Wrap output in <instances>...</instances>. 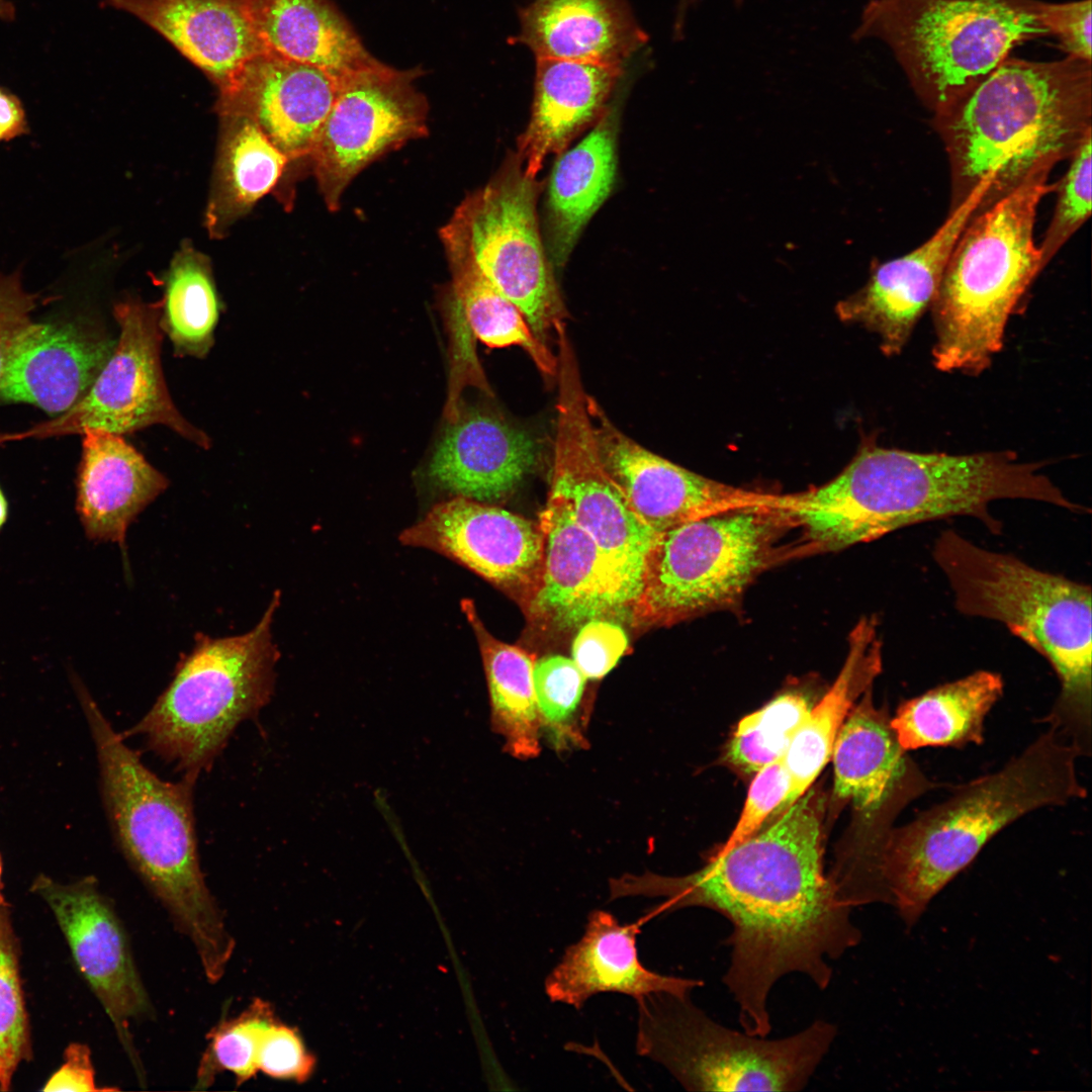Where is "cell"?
I'll return each mask as SVG.
<instances>
[{
  "mask_svg": "<svg viewBox=\"0 0 1092 1092\" xmlns=\"http://www.w3.org/2000/svg\"><path fill=\"white\" fill-rule=\"evenodd\" d=\"M639 931L638 923L622 924L608 911L590 912L582 937L565 949L547 976V997L579 1010L599 993L615 992L635 1000L658 992L687 997L704 984L646 969L638 957Z\"/></svg>",
  "mask_w": 1092,
  "mask_h": 1092,
  "instance_id": "25",
  "label": "cell"
},
{
  "mask_svg": "<svg viewBox=\"0 0 1092 1092\" xmlns=\"http://www.w3.org/2000/svg\"><path fill=\"white\" fill-rule=\"evenodd\" d=\"M636 1001L637 1054L689 1091H800L837 1032L815 1020L796 1034L765 1039L717 1023L689 996L658 992Z\"/></svg>",
  "mask_w": 1092,
  "mask_h": 1092,
  "instance_id": "10",
  "label": "cell"
},
{
  "mask_svg": "<svg viewBox=\"0 0 1092 1092\" xmlns=\"http://www.w3.org/2000/svg\"><path fill=\"white\" fill-rule=\"evenodd\" d=\"M27 121L19 98L0 86V142L27 132Z\"/></svg>",
  "mask_w": 1092,
  "mask_h": 1092,
  "instance_id": "49",
  "label": "cell"
},
{
  "mask_svg": "<svg viewBox=\"0 0 1092 1092\" xmlns=\"http://www.w3.org/2000/svg\"><path fill=\"white\" fill-rule=\"evenodd\" d=\"M219 298L210 261L183 244L166 274L160 327L177 356L203 358L210 351L219 318Z\"/></svg>",
  "mask_w": 1092,
  "mask_h": 1092,
  "instance_id": "37",
  "label": "cell"
},
{
  "mask_svg": "<svg viewBox=\"0 0 1092 1092\" xmlns=\"http://www.w3.org/2000/svg\"><path fill=\"white\" fill-rule=\"evenodd\" d=\"M78 466L76 511L88 539L116 543L138 515L169 485L164 474L121 435L86 431Z\"/></svg>",
  "mask_w": 1092,
  "mask_h": 1092,
  "instance_id": "26",
  "label": "cell"
},
{
  "mask_svg": "<svg viewBox=\"0 0 1092 1092\" xmlns=\"http://www.w3.org/2000/svg\"><path fill=\"white\" fill-rule=\"evenodd\" d=\"M623 73L618 66L537 59L531 116L515 155L529 178L597 123Z\"/></svg>",
  "mask_w": 1092,
  "mask_h": 1092,
  "instance_id": "27",
  "label": "cell"
},
{
  "mask_svg": "<svg viewBox=\"0 0 1092 1092\" xmlns=\"http://www.w3.org/2000/svg\"><path fill=\"white\" fill-rule=\"evenodd\" d=\"M274 1019L271 1005L255 998L238 1016L217 1023L207 1034L208 1044L198 1067L194 1088L209 1087L222 1071L233 1073L237 1085L256 1076L260 1038Z\"/></svg>",
  "mask_w": 1092,
  "mask_h": 1092,
  "instance_id": "40",
  "label": "cell"
},
{
  "mask_svg": "<svg viewBox=\"0 0 1092 1092\" xmlns=\"http://www.w3.org/2000/svg\"><path fill=\"white\" fill-rule=\"evenodd\" d=\"M931 556L964 616L993 620L1041 655L1060 692L1043 718L1091 754V586L984 548L952 529L935 538Z\"/></svg>",
  "mask_w": 1092,
  "mask_h": 1092,
  "instance_id": "6",
  "label": "cell"
},
{
  "mask_svg": "<svg viewBox=\"0 0 1092 1092\" xmlns=\"http://www.w3.org/2000/svg\"><path fill=\"white\" fill-rule=\"evenodd\" d=\"M557 337V426L549 495L562 500L595 539L631 609L640 589L645 558L658 534L639 519L605 469L574 351L564 329Z\"/></svg>",
  "mask_w": 1092,
  "mask_h": 1092,
  "instance_id": "13",
  "label": "cell"
},
{
  "mask_svg": "<svg viewBox=\"0 0 1092 1092\" xmlns=\"http://www.w3.org/2000/svg\"><path fill=\"white\" fill-rule=\"evenodd\" d=\"M169 40L218 89L263 53L243 0H105Z\"/></svg>",
  "mask_w": 1092,
  "mask_h": 1092,
  "instance_id": "28",
  "label": "cell"
},
{
  "mask_svg": "<svg viewBox=\"0 0 1092 1092\" xmlns=\"http://www.w3.org/2000/svg\"><path fill=\"white\" fill-rule=\"evenodd\" d=\"M538 445L524 430L478 410L453 415L429 465V476L454 496L495 504L533 470Z\"/></svg>",
  "mask_w": 1092,
  "mask_h": 1092,
  "instance_id": "24",
  "label": "cell"
},
{
  "mask_svg": "<svg viewBox=\"0 0 1092 1092\" xmlns=\"http://www.w3.org/2000/svg\"><path fill=\"white\" fill-rule=\"evenodd\" d=\"M519 18L536 59L623 67L647 40L624 0H534Z\"/></svg>",
  "mask_w": 1092,
  "mask_h": 1092,
  "instance_id": "29",
  "label": "cell"
},
{
  "mask_svg": "<svg viewBox=\"0 0 1092 1092\" xmlns=\"http://www.w3.org/2000/svg\"><path fill=\"white\" fill-rule=\"evenodd\" d=\"M8 517V504L7 499L0 487V529L6 523Z\"/></svg>",
  "mask_w": 1092,
  "mask_h": 1092,
  "instance_id": "52",
  "label": "cell"
},
{
  "mask_svg": "<svg viewBox=\"0 0 1092 1092\" xmlns=\"http://www.w3.org/2000/svg\"><path fill=\"white\" fill-rule=\"evenodd\" d=\"M337 89L325 70L263 52L218 89L216 107L252 120L292 161L310 157Z\"/></svg>",
  "mask_w": 1092,
  "mask_h": 1092,
  "instance_id": "21",
  "label": "cell"
},
{
  "mask_svg": "<svg viewBox=\"0 0 1092 1092\" xmlns=\"http://www.w3.org/2000/svg\"><path fill=\"white\" fill-rule=\"evenodd\" d=\"M1050 174L1029 179L974 215L958 239L930 309L932 362L942 372L979 375L1004 343L1009 317L1040 274L1033 232Z\"/></svg>",
  "mask_w": 1092,
  "mask_h": 1092,
  "instance_id": "7",
  "label": "cell"
},
{
  "mask_svg": "<svg viewBox=\"0 0 1092 1092\" xmlns=\"http://www.w3.org/2000/svg\"><path fill=\"white\" fill-rule=\"evenodd\" d=\"M95 744L114 840L129 866L192 942L207 981L225 974L235 939L200 870L194 779L165 782L124 743L82 680L71 676Z\"/></svg>",
  "mask_w": 1092,
  "mask_h": 1092,
  "instance_id": "5",
  "label": "cell"
},
{
  "mask_svg": "<svg viewBox=\"0 0 1092 1092\" xmlns=\"http://www.w3.org/2000/svg\"><path fill=\"white\" fill-rule=\"evenodd\" d=\"M1091 138L1089 133L1084 139L1070 157L1068 170L1055 184L1056 206L1037 246L1041 271L1091 214Z\"/></svg>",
  "mask_w": 1092,
  "mask_h": 1092,
  "instance_id": "41",
  "label": "cell"
},
{
  "mask_svg": "<svg viewBox=\"0 0 1092 1092\" xmlns=\"http://www.w3.org/2000/svg\"><path fill=\"white\" fill-rule=\"evenodd\" d=\"M882 651L877 618H861L850 632L848 651L837 677L821 700L811 707L782 759L791 787L774 816L805 795L831 758L835 738L844 720L882 672Z\"/></svg>",
  "mask_w": 1092,
  "mask_h": 1092,
  "instance_id": "30",
  "label": "cell"
},
{
  "mask_svg": "<svg viewBox=\"0 0 1092 1092\" xmlns=\"http://www.w3.org/2000/svg\"><path fill=\"white\" fill-rule=\"evenodd\" d=\"M1 877H2V858L0 855V890H1Z\"/></svg>",
  "mask_w": 1092,
  "mask_h": 1092,
  "instance_id": "54",
  "label": "cell"
},
{
  "mask_svg": "<svg viewBox=\"0 0 1092 1092\" xmlns=\"http://www.w3.org/2000/svg\"><path fill=\"white\" fill-rule=\"evenodd\" d=\"M770 819L694 873L624 875L610 882L611 899L663 898L648 915L702 907L730 921L731 960L723 982L744 1031L760 1037L771 1030L767 999L782 977L801 973L825 989L832 978L827 961L861 939L851 907L824 873L817 798L806 793Z\"/></svg>",
  "mask_w": 1092,
  "mask_h": 1092,
  "instance_id": "1",
  "label": "cell"
},
{
  "mask_svg": "<svg viewBox=\"0 0 1092 1092\" xmlns=\"http://www.w3.org/2000/svg\"><path fill=\"white\" fill-rule=\"evenodd\" d=\"M24 434L0 433V445L9 441L23 439Z\"/></svg>",
  "mask_w": 1092,
  "mask_h": 1092,
  "instance_id": "53",
  "label": "cell"
},
{
  "mask_svg": "<svg viewBox=\"0 0 1092 1092\" xmlns=\"http://www.w3.org/2000/svg\"><path fill=\"white\" fill-rule=\"evenodd\" d=\"M586 677L571 658L548 655L535 660L534 690L541 719L558 743L569 737L570 721L580 703Z\"/></svg>",
  "mask_w": 1092,
  "mask_h": 1092,
  "instance_id": "42",
  "label": "cell"
},
{
  "mask_svg": "<svg viewBox=\"0 0 1092 1092\" xmlns=\"http://www.w3.org/2000/svg\"><path fill=\"white\" fill-rule=\"evenodd\" d=\"M1043 467V462L1020 461L1012 451L924 453L873 444L826 484L788 494L783 511L791 527L801 528L809 552L840 550L960 516L1000 535L1003 524L990 511L995 500L1025 499L1079 511Z\"/></svg>",
  "mask_w": 1092,
  "mask_h": 1092,
  "instance_id": "2",
  "label": "cell"
},
{
  "mask_svg": "<svg viewBox=\"0 0 1092 1092\" xmlns=\"http://www.w3.org/2000/svg\"><path fill=\"white\" fill-rule=\"evenodd\" d=\"M219 117L218 151L205 215L209 234L215 238L275 187L289 162L249 118Z\"/></svg>",
  "mask_w": 1092,
  "mask_h": 1092,
  "instance_id": "34",
  "label": "cell"
},
{
  "mask_svg": "<svg viewBox=\"0 0 1092 1092\" xmlns=\"http://www.w3.org/2000/svg\"><path fill=\"white\" fill-rule=\"evenodd\" d=\"M890 718L869 689L844 720L831 752L834 794L853 805L864 826H893L904 808L937 787L900 746Z\"/></svg>",
  "mask_w": 1092,
  "mask_h": 1092,
  "instance_id": "22",
  "label": "cell"
},
{
  "mask_svg": "<svg viewBox=\"0 0 1092 1092\" xmlns=\"http://www.w3.org/2000/svg\"><path fill=\"white\" fill-rule=\"evenodd\" d=\"M452 283V310L490 348L518 345L544 374L557 373V357L539 339L518 306L499 292L467 257L446 253Z\"/></svg>",
  "mask_w": 1092,
  "mask_h": 1092,
  "instance_id": "36",
  "label": "cell"
},
{
  "mask_svg": "<svg viewBox=\"0 0 1092 1092\" xmlns=\"http://www.w3.org/2000/svg\"><path fill=\"white\" fill-rule=\"evenodd\" d=\"M1079 749L1055 728L1036 737L1000 769L956 786L942 802L879 840L870 861L872 884L907 928L933 898L1002 829L1025 814L1084 799Z\"/></svg>",
  "mask_w": 1092,
  "mask_h": 1092,
  "instance_id": "4",
  "label": "cell"
},
{
  "mask_svg": "<svg viewBox=\"0 0 1092 1092\" xmlns=\"http://www.w3.org/2000/svg\"><path fill=\"white\" fill-rule=\"evenodd\" d=\"M931 123L948 159L949 210L994 175L976 215L1050 174L1092 133L1091 63L1008 57Z\"/></svg>",
  "mask_w": 1092,
  "mask_h": 1092,
  "instance_id": "3",
  "label": "cell"
},
{
  "mask_svg": "<svg viewBox=\"0 0 1092 1092\" xmlns=\"http://www.w3.org/2000/svg\"><path fill=\"white\" fill-rule=\"evenodd\" d=\"M37 299L23 288L20 270L0 273V380L17 339L32 323Z\"/></svg>",
  "mask_w": 1092,
  "mask_h": 1092,
  "instance_id": "47",
  "label": "cell"
},
{
  "mask_svg": "<svg viewBox=\"0 0 1092 1092\" xmlns=\"http://www.w3.org/2000/svg\"><path fill=\"white\" fill-rule=\"evenodd\" d=\"M1039 17L1068 57L1091 63V0L1038 1Z\"/></svg>",
  "mask_w": 1092,
  "mask_h": 1092,
  "instance_id": "46",
  "label": "cell"
},
{
  "mask_svg": "<svg viewBox=\"0 0 1092 1092\" xmlns=\"http://www.w3.org/2000/svg\"><path fill=\"white\" fill-rule=\"evenodd\" d=\"M419 69L397 70L374 59L338 81L336 98L310 155L331 211L369 164L428 134L429 105L415 86Z\"/></svg>",
  "mask_w": 1092,
  "mask_h": 1092,
  "instance_id": "14",
  "label": "cell"
},
{
  "mask_svg": "<svg viewBox=\"0 0 1092 1092\" xmlns=\"http://www.w3.org/2000/svg\"><path fill=\"white\" fill-rule=\"evenodd\" d=\"M399 541L468 568L522 609L539 585L544 551L539 523L494 504L453 496L404 529Z\"/></svg>",
  "mask_w": 1092,
  "mask_h": 1092,
  "instance_id": "17",
  "label": "cell"
},
{
  "mask_svg": "<svg viewBox=\"0 0 1092 1092\" xmlns=\"http://www.w3.org/2000/svg\"><path fill=\"white\" fill-rule=\"evenodd\" d=\"M812 705L800 692L779 695L737 724L726 749L730 764L746 775L782 759Z\"/></svg>",
  "mask_w": 1092,
  "mask_h": 1092,
  "instance_id": "38",
  "label": "cell"
},
{
  "mask_svg": "<svg viewBox=\"0 0 1092 1092\" xmlns=\"http://www.w3.org/2000/svg\"><path fill=\"white\" fill-rule=\"evenodd\" d=\"M30 891L53 912L78 971L108 1015L140 1084L144 1085L146 1074L130 1023L152 1015L153 1006L111 901L92 876L63 884L39 874Z\"/></svg>",
  "mask_w": 1092,
  "mask_h": 1092,
  "instance_id": "16",
  "label": "cell"
},
{
  "mask_svg": "<svg viewBox=\"0 0 1092 1092\" xmlns=\"http://www.w3.org/2000/svg\"><path fill=\"white\" fill-rule=\"evenodd\" d=\"M264 52L318 67L338 81L373 58L330 0H243Z\"/></svg>",
  "mask_w": 1092,
  "mask_h": 1092,
  "instance_id": "31",
  "label": "cell"
},
{
  "mask_svg": "<svg viewBox=\"0 0 1092 1092\" xmlns=\"http://www.w3.org/2000/svg\"><path fill=\"white\" fill-rule=\"evenodd\" d=\"M544 541L538 588L523 608L542 631L565 633L629 612L622 586L595 539L567 506L548 495L538 521Z\"/></svg>",
  "mask_w": 1092,
  "mask_h": 1092,
  "instance_id": "19",
  "label": "cell"
},
{
  "mask_svg": "<svg viewBox=\"0 0 1092 1092\" xmlns=\"http://www.w3.org/2000/svg\"><path fill=\"white\" fill-rule=\"evenodd\" d=\"M161 304L127 300L114 306L119 336L87 394L71 410L32 427L24 438L101 430L117 435L164 425L202 448L208 436L176 408L161 365Z\"/></svg>",
  "mask_w": 1092,
  "mask_h": 1092,
  "instance_id": "15",
  "label": "cell"
},
{
  "mask_svg": "<svg viewBox=\"0 0 1092 1092\" xmlns=\"http://www.w3.org/2000/svg\"><path fill=\"white\" fill-rule=\"evenodd\" d=\"M617 111L608 107L592 131L561 153L547 193L549 245L562 266L582 229L609 196L617 169Z\"/></svg>",
  "mask_w": 1092,
  "mask_h": 1092,
  "instance_id": "32",
  "label": "cell"
},
{
  "mask_svg": "<svg viewBox=\"0 0 1092 1092\" xmlns=\"http://www.w3.org/2000/svg\"><path fill=\"white\" fill-rule=\"evenodd\" d=\"M790 527L782 508L754 507L699 518L658 534L630 615L638 626H671L736 603L778 559Z\"/></svg>",
  "mask_w": 1092,
  "mask_h": 1092,
  "instance_id": "11",
  "label": "cell"
},
{
  "mask_svg": "<svg viewBox=\"0 0 1092 1092\" xmlns=\"http://www.w3.org/2000/svg\"><path fill=\"white\" fill-rule=\"evenodd\" d=\"M19 954L10 906L0 890V1091L10 1090L17 1068L32 1057Z\"/></svg>",
  "mask_w": 1092,
  "mask_h": 1092,
  "instance_id": "39",
  "label": "cell"
},
{
  "mask_svg": "<svg viewBox=\"0 0 1092 1092\" xmlns=\"http://www.w3.org/2000/svg\"><path fill=\"white\" fill-rule=\"evenodd\" d=\"M16 9L14 4L9 0H0V19L4 21H12L15 18Z\"/></svg>",
  "mask_w": 1092,
  "mask_h": 1092,
  "instance_id": "51",
  "label": "cell"
},
{
  "mask_svg": "<svg viewBox=\"0 0 1092 1092\" xmlns=\"http://www.w3.org/2000/svg\"><path fill=\"white\" fill-rule=\"evenodd\" d=\"M1003 692L1004 680L998 672L977 670L905 700L890 724L907 752L979 745L984 741L985 719Z\"/></svg>",
  "mask_w": 1092,
  "mask_h": 1092,
  "instance_id": "33",
  "label": "cell"
},
{
  "mask_svg": "<svg viewBox=\"0 0 1092 1092\" xmlns=\"http://www.w3.org/2000/svg\"><path fill=\"white\" fill-rule=\"evenodd\" d=\"M115 343L85 325L32 322L11 352L0 399L63 415L87 394Z\"/></svg>",
  "mask_w": 1092,
  "mask_h": 1092,
  "instance_id": "23",
  "label": "cell"
},
{
  "mask_svg": "<svg viewBox=\"0 0 1092 1092\" xmlns=\"http://www.w3.org/2000/svg\"><path fill=\"white\" fill-rule=\"evenodd\" d=\"M279 605L275 590L261 620L245 634H197L169 686L125 734L144 737L151 750L196 780L238 724L256 715L273 694L280 653L271 627Z\"/></svg>",
  "mask_w": 1092,
  "mask_h": 1092,
  "instance_id": "9",
  "label": "cell"
},
{
  "mask_svg": "<svg viewBox=\"0 0 1092 1092\" xmlns=\"http://www.w3.org/2000/svg\"><path fill=\"white\" fill-rule=\"evenodd\" d=\"M699 0H677L675 20L673 26L677 29H682L686 25L688 15L692 8L695 7ZM737 7L742 6L744 0H732Z\"/></svg>",
  "mask_w": 1092,
  "mask_h": 1092,
  "instance_id": "50",
  "label": "cell"
},
{
  "mask_svg": "<svg viewBox=\"0 0 1092 1092\" xmlns=\"http://www.w3.org/2000/svg\"><path fill=\"white\" fill-rule=\"evenodd\" d=\"M992 180V175L984 178L963 203L949 210L928 240L876 266L868 282L837 305L842 320L857 323L879 337L886 356L902 352L930 308L951 251Z\"/></svg>",
  "mask_w": 1092,
  "mask_h": 1092,
  "instance_id": "20",
  "label": "cell"
},
{
  "mask_svg": "<svg viewBox=\"0 0 1092 1092\" xmlns=\"http://www.w3.org/2000/svg\"><path fill=\"white\" fill-rule=\"evenodd\" d=\"M540 183L515 156L485 186L467 195L441 229L446 253L467 257L522 311L542 340L565 310L540 238Z\"/></svg>",
  "mask_w": 1092,
  "mask_h": 1092,
  "instance_id": "12",
  "label": "cell"
},
{
  "mask_svg": "<svg viewBox=\"0 0 1092 1092\" xmlns=\"http://www.w3.org/2000/svg\"><path fill=\"white\" fill-rule=\"evenodd\" d=\"M1046 35L1038 0H871L851 37L885 42L916 96L936 114L1016 46Z\"/></svg>",
  "mask_w": 1092,
  "mask_h": 1092,
  "instance_id": "8",
  "label": "cell"
},
{
  "mask_svg": "<svg viewBox=\"0 0 1092 1092\" xmlns=\"http://www.w3.org/2000/svg\"><path fill=\"white\" fill-rule=\"evenodd\" d=\"M782 759L763 766L754 775L733 830L714 853L726 852L745 841L781 808L791 787L789 775Z\"/></svg>",
  "mask_w": 1092,
  "mask_h": 1092,
  "instance_id": "43",
  "label": "cell"
},
{
  "mask_svg": "<svg viewBox=\"0 0 1092 1092\" xmlns=\"http://www.w3.org/2000/svg\"><path fill=\"white\" fill-rule=\"evenodd\" d=\"M257 1068L275 1079L303 1082L313 1071L314 1059L296 1030L275 1018L261 1035Z\"/></svg>",
  "mask_w": 1092,
  "mask_h": 1092,
  "instance_id": "45",
  "label": "cell"
},
{
  "mask_svg": "<svg viewBox=\"0 0 1092 1092\" xmlns=\"http://www.w3.org/2000/svg\"><path fill=\"white\" fill-rule=\"evenodd\" d=\"M628 648L624 629L610 619L583 623L571 647V659L587 679H600L618 663Z\"/></svg>",
  "mask_w": 1092,
  "mask_h": 1092,
  "instance_id": "44",
  "label": "cell"
},
{
  "mask_svg": "<svg viewBox=\"0 0 1092 1092\" xmlns=\"http://www.w3.org/2000/svg\"><path fill=\"white\" fill-rule=\"evenodd\" d=\"M461 610L479 647L492 728L504 737L510 754L520 759L533 758L540 752L542 727L534 690V656L495 638L479 618L472 600H462Z\"/></svg>",
  "mask_w": 1092,
  "mask_h": 1092,
  "instance_id": "35",
  "label": "cell"
},
{
  "mask_svg": "<svg viewBox=\"0 0 1092 1092\" xmlns=\"http://www.w3.org/2000/svg\"><path fill=\"white\" fill-rule=\"evenodd\" d=\"M586 407L605 469L639 519L657 534L718 513L784 505L785 495L719 482L645 449L622 433L589 395Z\"/></svg>",
  "mask_w": 1092,
  "mask_h": 1092,
  "instance_id": "18",
  "label": "cell"
},
{
  "mask_svg": "<svg viewBox=\"0 0 1092 1092\" xmlns=\"http://www.w3.org/2000/svg\"><path fill=\"white\" fill-rule=\"evenodd\" d=\"M64 1057V1064L47 1081L42 1091H106L96 1086L91 1052L87 1044L70 1043L65 1050Z\"/></svg>",
  "mask_w": 1092,
  "mask_h": 1092,
  "instance_id": "48",
  "label": "cell"
}]
</instances>
